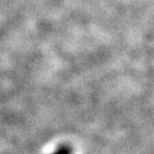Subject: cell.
Segmentation results:
<instances>
[{"instance_id":"6da1fadb","label":"cell","mask_w":154,"mask_h":154,"mask_svg":"<svg viewBox=\"0 0 154 154\" xmlns=\"http://www.w3.org/2000/svg\"><path fill=\"white\" fill-rule=\"evenodd\" d=\"M54 154H70V149L66 147H61L58 150L55 151Z\"/></svg>"}]
</instances>
